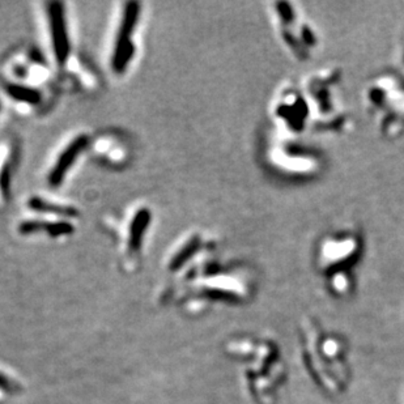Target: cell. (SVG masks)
<instances>
[{"instance_id":"1","label":"cell","mask_w":404,"mask_h":404,"mask_svg":"<svg viewBox=\"0 0 404 404\" xmlns=\"http://www.w3.org/2000/svg\"><path fill=\"white\" fill-rule=\"evenodd\" d=\"M365 99L384 136L398 137L404 134L403 76L396 72L379 73L368 82Z\"/></svg>"},{"instance_id":"2","label":"cell","mask_w":404,"mask_h":404,"mask_svg":"<svg viewBox=\"0 0 404 404\" xmlns=\"http://www.w3.org/2000/svg\"><path fill=\"white\" fill-rule=\"evenodd\" d=\"M341 82V73L326 70L312 75L302 90L310 110L312 127L319 131L341 130L345 126V114L338 109L336 87Z\"/></svg>"},{"instance_id":"3","label":"cell","mask_w":404,"mask_h":404,"mask_svg":"<svg viewBox=\"0 0 404 404\" xmlns=\"http://www.w3.org/2000/svg\"><path fill=\"white\" fill-rule=\"evenodd\" d=\"M364 250V241L360 234L352 231H341L326 234L315 249V264L326 278L352 274Z\"/></svg>"},{"instance_id":"4","label":"cell","mask_w":404,"mask_h":404,"mask_svg":"<svg viewBox=\"0 0 404 404\" xmlns=\"http://www.w3.org/2000/svg\"><path fill=\"white\" fill-rule=\"evenodd\" d=\"M274 13L278 20L281 39L289 49L290 54L295 55L300 61L307 59L310 49H314L318 44L314 30L306 21L300 18L293 4L288 1L275 3Z\"/></svg>"},{"instance_id":"5","label":"cell","mask_w":404,"mask_h":404,"mask_svg":"<svg viewBox=\"0 0 404 404\" xmlns=\"http://www.w3.org/2000/svg\"><path fill=\"white\" fill-rule=\"evenodd\" d=\"M269 151V164L278 166L276 171L296 180H310L322 171L324 160L313 151L300 148L290 143H278Z\"/></svg>"},{"instance_id":"6","label":"cell","mask_w":404,"mask_h":404,"mask_svg":"<svg viewBox=\"0 0 404 404\" xmlns=\"http://www.w3.org/2000/svg\"><path fill=\"white\" fill-rule=\"evenodd\" d=\"M274 117L292 134L304 131L310 121V110L304 93L296 88L281 90L275 101Z\"/></svg>"},{"instance_id":"7","label":"cell","mask_w":404,"mask_h":404,"mask_svg":"<svg viewBox=\"0 0 404 404\" xmlns=\"http://www.w3.org/2000/svg\"><path fill=\"white\" fill-rule=\"evenodd\" d=\"M137 7L136 4H133V8H128L126 11V15L123 18V23L119 27V35H118L117 42H116V49L113 53V68L117 71H122L126 67L128 58H130V49H131V42H130V36L133 33V27L136 23L137 18Z\"/></svg>"},{"instance_id":"8","label":"cell","mask_w":404,"mask_h":404,"mask_svg":"<svg viewBox=\"0 0 404 404\" xmlns=\"http://www.w3.org/2000/svg\"><path fill=\"white\" fill-rule=\"evenodd\" d=\"M0 388L6 390V391H11L12 390V382L8 381L4 376L0 374Z\"/></svg>"},{"instance_id":"9","label":"cell","mask_w":404,"mask_h":404,"mask_svg":"<svg viewBox=\"0 0 404 404\" xmlns=\"http://www.w3.org/2000/svg\"><path fill=\"white\" fill-rule=\"evenodd\" d=\"M403 59H404V46H403Z\"/></svg>"}]
</instances>
